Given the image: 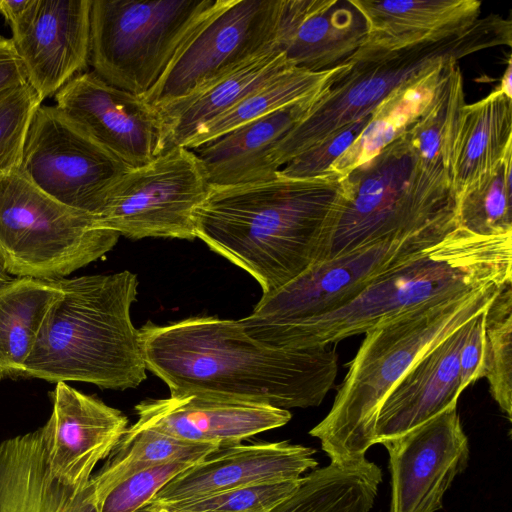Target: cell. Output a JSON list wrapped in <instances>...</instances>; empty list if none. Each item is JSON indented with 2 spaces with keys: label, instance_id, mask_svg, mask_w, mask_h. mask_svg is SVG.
Segmentation results:
<instances>
[{
  "label": "cell",
  "instance_id": "1",
  "mask_svg": "<svg viewBox=\"0 0 512 512\" xmlns=\"http://www.w3.org/2000/svg\"><path fill=\"white\" fill-rule=\"evenodd\" d=\"M139 332L146 369L170 396L309 408L322 403L337 376L338 356L329 345L276 346L252 336L240 319L147 322Z\"/></svg>",
  "mask_w": 512,
  "mask_h": 512
},
{
  "label": "cell",
  "instance_id": "2",
  "mask_svg": "<svg viewBox=\"0 0 512 512\" xmlns=\"http://www.w3.org/2000/svg\"><path fill=\"white\" fill-rule=\"evenodd\" d=\"M344 194L334 172L209 187L194 211L196 238L270 295L321 259Z\"/></svg>",
  "mask_w": 512,
  "mask_h": 512
},
{
  "label": "cell",
  "instance_id": "3",
  "mask_svg": "<svg viewBox=\"0 0 512 512\" xmlns=\"http://www.w3.org/2000/svg\"><path fill=\"white\" fill-rule=\"evenodd\" d=\"M511 281L512 234L480 236L459 226L330 312L286 326L245 321L253 336L276 346H328L421 306Z\"/></svg>",
  "mask_w": 512,
  "mask_h": 512
},
{
  "label": "cell",
  "instance_id": "4",
  "mask_svg": "<svg viewBox=\"0 0 512 512\" xmlns=\"http://www.w3.org/2000/svg\"><path fill=\"white\" fill-rule=\"evenodd\" d=\"M50 308L25 362L24 378L135 388L146 379L140 332L132 322L138 280L130 271L59 279Z\"/></svg>",
  "mask_w": 512,
  "mask_h": 512
},
{
  "label": "cell",
  "instance_id": "5",
  "mask_svg": "<svg viewBox=\"0 0 512 512\" xmlns=\"http://www.w3.org/2000/svg\"><path fill=\"white\" fill-rule=\"evenodd\" d=\"M507 283L421 306L365 333L330 411L309 431L331 463L366 458L367 450L376 444L379 409L396 383L436 345L486 311Z\"/></svg>",
  "mask_w": 512,
  "mask_h": 512
},
{
  "label": "cell",
  "instance_id": "6",
  "mask_svg": "<svg viewBox=\"0 0 512 512\" xmlns=\"http://www.w3.org/2000/svg\"><path fill=\"white\" fill-rule=\"evenodd\" d=\"M512 23L479 17L457 31L396 49L362 43L320 92L308 114L273 146L271 164H285L336 131L370 115L393 91L432 69L478 51L511 46Z\"/></svg>",
  "mask_w": 512,
  "mask_h": 512
},
{
  "label": "cell",
  "instance_id": "7",
  "mask_svg": "<svg viewBox=\"0 0 512 512\" xmlns=\"http://www.w3.org/2000/svg\"><path fill=\"white\" fill-rule=\"evenodd\" d=\"M457 209L452 176L425 164L404 133L345 176L344 198L318 262L379 239L459 226Z\"/></svg>",
  "mask_w": 512,
  "mask_h": 512
},
{
  "label": "cell",
  "instance_id": "8",
  "mask_svg": "<svg viewBox=\"0 0 512 512\" xmlns=\"http://www.w3.org/2000/svg\"><path fill=\"white\" fill-rule=\"evenodd\" d=\"M119 234L49 197L19 171L0 176V263L16 277L62 279L109 252Z\"/></svg>",
  "mask_w": 512,
  "mask_h": 512
},
{
  "label": "cell",
  "instance_id": "9",
  "mask_svg": "<svg viewBox=\"0 0 512 512\" xmlns=\"http://www.w3.org/2000/svg\"><path fill=\"white\" fill-rule=\"evenodd\" d=\"M215 0H92L90 57L107 83L144 96Z\"/></svg>",
  "mask_w": 512,
  "mask_h": 512
},
{
  "label": "cell",
  "instance_id": "10",
  "mask_svg": "<svg viewBox=\"0 0 512 512\" xmlns=\"http://www.w3.org/2000/svg\"><path fill=\"white\" fill-rule=\"evenodd\" d=\"M282 0H215L143 99L160 109L278 46Z\"/></svg>",
  "mask_w": 512,
  "mask_h": 512
},
{
  "label": "cell",
  "instance_id": "11",
  "mask_svg": "<svg viewBox=\"0 0 512 512\" xmlns=\"http://www.w3.org/2000/svg\"><path fill=\"white\" fill-rule=\"evenodd\" d=\"M209 192L203 168L188 148L173 146L129 169L96 216L99 225L131 239L196 238L194 211Z\"/></svg>",
  "mask_w": 512,
  "mask_h": 512
},
{
  "label": "cell",
  "instance_id": "12",
  "mask_svg": "<svg viewBox=\"0 0 512 512\" xmlns=\"http://www.w3.org/2000/svg\"><path fill=\"white\" fill-rule=\"evenodd\" d=\"M129 169L56 106L41 105L18 171L54 200L96 217Z\"/></svg>",
  "mask_w": 512,
  "mask_h": 512
},
{
  "label": "cell",
  "instance_id": "13",
  "mask_svg": "<svg viewBox=\"0 0 512 512\" xmlns=\"http://www.w3.org/2000/svg\"><path fill=\"white\" fill-rule=\"evenodd\" d=\"M457 227L379 239L314 263L277 291L262 296L247 319L264 326H286L330 312L356 297L382 272Z\"/></svg>",
  "mask_w": 512,
  "mask_h": 512
},
{
  "label": "cell",
  "instance_id": "14",
  "mask_svg": "<svg viewBox=\"0 0 512 512\" xmlns=\"http://www.w3.org/2000/svg\"><path fill=\"white\" fill-rule=\"evenodd\" d=\"M54 97L61 112L129 168L143 166L169 149L159 111L94 71L76 75Z\"/></svg>",
  "mask_w": 512,
  "mask_h": 512
},
{
  "label": "cell",
  "instance_id": "15",
  "mask_svg": "<svg viewBox=\"0 0 512 512\" xmlns=\"http://www.w3.org/2000/svg\"><path fill=\"white\" fill-rule=\"evenodd\" d=\"M389 454V512H437L469 461L468 438L454 405L381 443Z\"/></svg>",
  "mask_w": 512,
  "mask_h": 512
},
{
  "label": "cell",
  "instance_id": "16",
  "mask_svg": "<svg viewBox=\"0 0 512 512\" xmlns=\"http://www.w3.org/2000/svg\"><path fill=\"white\" fill-rule=\"evenodd\" d=\"M91 4L92 0H31L9 25L27 81L42 101L86 69Z\"/></svg>",
  "mask_w": 512,
  "mask_h": 512
},
{
  "label": "cell",
  "instance_id": "17",
  "mask_svg": "<svg viewBox=\"0 0 512 512\" xmlns=\"http://www.w3.org/2000/svg\"><path fill=\"white\" fill-rule=\"evenodd\" d=\"M52 414L43 427L51 476L80 490L95 466L106 459L128 429L119 410L84 394L66 382L50 393Z\"/></svg>",
  "mask_w": 512,
  "mask_h": 512
},
{
  "label": "cell",
  "instance_id": "18",
  "mask_svg": "<svg viewBox=\"0 0 512 512\" xmlns=\"http://www.w3.org/2000/svg\"><path fill=\"white\" fill-rule=\"evenodd\" d=\"M316 450L289 441L221 447L169 481L147 504L165 505L251 485L298 480Z\"/></svg>",
  "mask_w": 512,
  "mask_h": 512
},
{
  "label": "cell",
  "instance_id": "19",
  "mask_svg": "<svg viewBox=\"0 0 512 512\" xmlns=\"http://www.w3.org/2000/svg\"><path fill=\"white\" fill-rule=\"evenodd\" d=\"M134 409L138 419L129 427L132 430L152 429L219 448L282 427L292 417L286 409L199 395L146 399Z\"/></svg>",
  "mask_w": 512,
  "mask_h": 512
},
{
  "label": "cell",
  "instance_id": "20",
  "mask_svg": "<svg viewBox=\"0 0 512 512\" xmlns=\"http://www.w3.org/2000/svg\"><path fill=\"white\" fill-rule=\"evenodd\" d=\"M472 320L436 345L396 383L377 415L376 444L395 439L457 405L463 391L459 353Z\"/></svg>",
  "mask_w": 512,
  "mask_h": 512
},
{
  "label": "cell",
  "instance_id": "21",
  "mask_svg": "<svg viewBox=\"0 0 512 512\" xmlns=\"http://www.w3.org/2000/svg\"><path fill=\"white\" fill-rule=\"evenodd\" d=\"M365 37V21L349 0H282L277 44L297 68L339 66Z\"/></svg>",
  "mask_w": 512,
  "mask_h": 512
},
{
  "label": "cell",
  "instance_id": "22",
  "mask_svg": "<svg viewBox=\"0 0 512 512\" xmlns=\"http://www.w3.org/2000/svg\"><path fill=\"white\" fill-rule=\"evenodd\" d=\"M0 512H100L91 480L75 490L49 471L43 427L0 443Z\"/></svg>",
  "mask_w": 512,
  "mask_h": 512
},
{
  "label": "cell",
  "instance_id": "23",
  "mask_svg": "<svg viewBox=\"0 0 512 512\" xmlns=\"http://www.w3.org/2000/svg\"><path fill=\"white\" fill-rule=\"evenodd\" d=\"M324 87L307 98L192 149L209 187H230L275 178L278 170L269 160L271 149L308 114Z\"/></svg>",
  "mask_w": 512,
  "mask_h": 512
},
{
  "label": "cell",
  "instance_id": "24",
  "mask_svg": "<svg viewBox=\"0 0 512 512\" xmlns=\"http://www.w3.org/2000/svg\"><path fill=\"white\" fill-rule=\"evenodd\" d=\"M366 24L364 44L396 49L442 36L480 17L477 0H349Z\"/></svg>",
  "mask_w": 512,
  "mask_h": 512
},
{
  "label": "cell",
  "instance_id": "25",
  "mask_svg": "<svg viewBox=\"0 0 512 512\" xmlns=\"http://www.w3.org/2000/svg\"><path fill=\"white\" fill-rule=\"evenodd\" d=\"M512 151V98L499 88L462 108L457 131L452 182L459 197L491 173Z\"/></svg>",
  "mask_w": 512,
  "mask_h": 512
},
{
  "label": "cell",
  "instance_id": "26",
  "mask_svg": "<svg viewBox=\"0 0 512 512\" xmlns=\"http://www.w3.org/2000/svg\"><path fill=\"white\" fill-rule=\"evenodd\" d=\"M292 67L295 66L276 46L202 90L157 109L169 148L183 146L201 126L227 111L266 80Z\"/></svg>",
  "mask_w": 512,
  "mask_h": 512
},
{
  "label": "cell",
  "instance_id": "27",
  "mask_svg": "<svg viewBox=\"0 0 512 512\" xmlns=\"http://www.w3.org/2000/svg\"><path fill=\"white\" fill-rule=\"evenodd\" d=\"M60 295L59 279L16 277L0 287V380L23 376L46 316Z\"/></svg>",
  "mask_w": 512,
  "mask_h": 512
},
{
  "label": "cell",
  "instance_id": "28",
  "mask_svg": "<svg viewBox=\"0 0 512 512\" xmlns=\"http://www.w3.org/2000/svg\"><path fill=\"white\" fill-rule=\"evenodd\" d=\"M381 482L380 467L367 458L330 462L302 476L294 493L269 512H369Z\"/></svg>",
  "mask_w": 512,
  "mask_h": 512
},
{
  "label": "cell",
  "instance_id": "29",
  "mask_svg": "<svg viewBox=\"0 0 512 512\" xmlns=\"http://www.w3.org/2000/svg\"><path fill=\"white\" fill-rule=\"evenodd\" d=\"M443 65L405 83L382 101L358 138L328 172L345 177L402 136L430 100Z\"/></svg>",
  "mask_w": 512,
  "mask_h": 512
},
{
  "label": "cell",
  "instance_id": "30",
  "mask_svg": "<svg viewBox=\"0 0 512 512\" xmlns=\"http://www.w3.org/2000/svg\"><path fill=\"white\" fill-rule=\"evenodd\" d=\"M344 67L320 72L292 67L250 91L227 111L201 126L182 147L190 150L227 132L319 92Z\"/></svg>",
  "mask_w": 512,
  "mask_h": 512
},
{
  "label": "cell",
  "instance_id": "31",
  "mask_svg": "<svg viewBox=\"0 0 512 512\" xmlns=\"http://www.w3.org/2000/svg\"><path fill=\"white\" fill-rule=\"evenodd\" d=\"M466 105L463 76L456 61L445 63L430 100L405 135L427 165L452 176L455 141L462 108Z\"/></svg>",
  "mask_w": 512,
  "mask_h": 512
},
{
  "label": "cell",
  "instance_id": "32",
  "mask_svg": "<svg viewBox=\"0 0 512 512\" xmlns=\"http://www.w3.org/2000/svg\"><path fill=\"white\" fill-rule=\"evenodd\" d=\"M219 447L184 441L152 430L128 427L101 469L90 478L99 503L130 476L172 462L195 464Z\"/></svg>",
  "mask_w": 512,
  "mask_h": 512
},
{
  "label": "cell",
  "instance_id": "33",
  "mask_svg": "<svg viewBox=\"0 0 512 512\" xmlns=\"http://www.w3.org/2000/svg\"><path fill=\"white\" fill-rule=\"evenodd\" d=\"M512 151L458 197V223L480 236L512 234Z\"/></svg>",
  "mask_w": 512,
  "mask_h": 512
},
{
  "label": "cell",
  "instance_id": "34",
  "mask_svg": "<svg viewBox=\"0 0 512 512\" xmlns=\"http://www.w3.org/2000/svg\"><path fill=\"white\" fill-rule=\"evenodd\" d=\"M490 392L509 421L512 416V282L485 311V370Z\"/></svg>",
  "mask_w": 512,
  "mask_h": 512
},
{
  "label": "cell",
  "instance_id": "35",
  "mask_svg": "<svg viewBox=\"0 0 512 512\" xmlns=\"http://www.w3.org/2000/svg\"><path fill=\"white\" fill-rule=\"evenodd\" d=\"M42 102L28 82L0 92V176L19 170L29 128Z\"/></svg>",
  "mask_w": 512,
  "mask_h": 512
},
{
  "label": "cell",
  "instance_id": "36",
  "mask_svg": "<svg viewBox=\"0 0 512 512\" xmlns=\"http://www.w3.org/2000/svg\"><path fill=\"white\" fill-rule=\"evenodd\" d=\"M301 478L246 486L177 503L149 505L172 512H269L294 493Z\"/></svg>",
  "mask_w": 512,
  "mask_h": 512
},
{
  "label": "cell",
  "instance_id": "37",
  "mask_svg": "<svg viewBox=\"0 0 512 512\" xmlns=\"http://www.w3.org/2000/svg\"><path fill=\"white\" fill-rule=\"evenodd\" d=\"M194 464L172 462L138 472L113 488L101 501L100 512H135L174 477Z\"/></svg>",
  "mask_w": 512,
  "mask_h": 512
},
{
  "label": "cell",
  "instance_id": "38",
  "mask_svg": "<svg viewBox=\"0 0 512 512\" xmlns=\"http://www.w3.org/2000/svg\"><path fill=\"white\" fill-rule=\"evenodd\" d=\"M371 114L334 132L312 148L296 156L285 164L277 174L286 178L300 179L316 177L327 173L331 165L364 130Z\"/></svg>",
  "mask_w": 512,
  "mask_h": 512
},
{
  "label": "cell",
  "instance_id": "39",
  "mask_svg": "<svg viewBox=\"0 0 512 512\" xmlns=\"http://www.w3.org/2000/svg\"><path fill=\"white\" fill-rule=\"evenodd\" d=\"M461 389L484 377L485 311L472 320L459 353Z\"/></svg>",
  "mask_w": 512,
  "mask_h": 512
},
{
  "label": "cell",
  "instance_id": "40",
  "mask_svg": "<svg viewBox=\"0 0 512 512\" xmlns=\"http://www.w3.org/2000/svg\"><path fill=\"white\" fill-rule=\"evenodd\" d=\"M26 82L24 64L12 39L0 36V92Z\"/></svg>",
  "mask_w": 512,
  "mask_h": 512
},
{
  "label": "cell",
  "instance_id": "41",
  "mask_svg": "<svg viewBox=\"0 0 512 512\" xmlns=\"http://www.w3.org/2000/svg\"><path fill=\"white\" fill-rule=\"evenodd\" d=\"M30 2L31 0H0V14L10 25L22 16Z\"/></svg>",
  "mask_w": 512,
  "mask_h": 512
},
{
  "label": "cell",
  "instance_id": "42",
  "mask_svg": "<svg viewBox=\"0 0 512 512\" xmlns=\"http://www.w3.org/2000/svg\"><path fill=\"white\" fill-rule=\"evenodd\" d=\"M512 64H511V58H509L506 70L504 71V74L501 78L499 89L507 95L509 98H512Z\"/></svg>",
  "mask_w": 512,
  "mask_h": 512
},
{
  "label": "cell",
  "instance_id": "43",
  "mask_svg": "<svg viewBox=\"0 0 512 512\" xmlns=\"http://www.w3.org/2000/svg\"><path fill=\"white\" fill-rule=\"evenodd\" d=\"M12 279L13 278L11 277V275L4 269V267L0 263V287L10 282Z\"/></svg>",
  "mask_w": 512,
  "mask_h": 512
},
{
  "label": "cell",
  "instance_id": "44",
  "mask_svg": "<svg viewBox=\"0 0 512 512\" xmlns=\"http://www.w3.org/2000/svg\"><path fill=\"white\" fill-rule=\"evenodd\" d=\"M135 512H172V511H168V510L147 504ZM206 512H210V511H206Z\"/></svg>",
  "mask_w": 512,
  "mask_h": 512
}]
</instances>
